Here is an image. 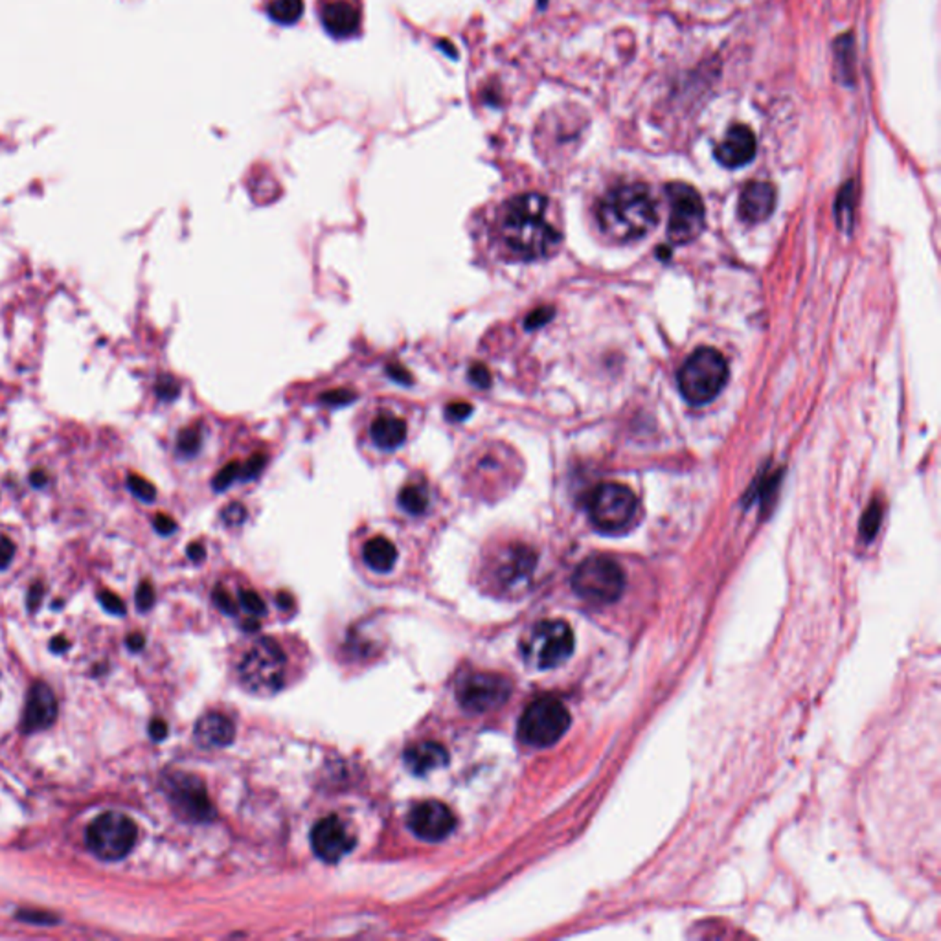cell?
Here are the masks:
<instances>
[{"mask_svg": "<svg viewBox=\"0 0 941 941\" xmlns=\"http://www.w3.org/2000/svg\"><path fill=\"white\" fill-rule=\"evenodd\" d=\"M493 243L516 262H535L552 256L561 233L550 219V203L540 194H523L508 199L495 211Z\"/></svg>", "mask_w": 941, "mask_h": 941, "instance_id": "1", "label": "cell"}, {"mask_svg": "<svg viewBox=\"0 0 941 941\" xmlns=\"http://www.w3.org/2000/svg\"><path fill=\"white\" fill-rule=\"evenodd\" d=\"M596 218L607 240L631 243L642 240L654 228L658 208L646 184H624L613 187L600 201Z\"/></svg>", "mask_w": 941, "mask_h": 941, "instance_id": "2", "label": "cell"}, {"mask_svg": "<svg viewBox=\"0 0 941 941\" xmlns=\"http://www.w3.org/2000/svg\"><path fill=\"white\" fill-rule=\"evenodd\" d=\"M728 381V364L714 348H699L678 371V390L692 405L714 402Z\"/></svg>", "mask_w": 941, "mask_h": 941, "instance_id": "3", "label": "cell"}, {"mask_svg": "<svg viewBox=\"0 0 941 941\" xmlns=\"http://www.w3.org/2000/svg\"><path fill=\"white\" fill-rule=\"evenodd\" d=\"M572 586L574 593L588 603H615L625 588V574L615 559L593 555L586 557L576 569Z\"/></svg>", "mask_w": 941, "mask_h": 941, "instance_id": "4", "label": "cell"}, {"mask_svg": "<svg viewBox=\"0 0 941 941\" xmlns=\"http://www.w3.org/2000/svg\"><path fill=\"white\" fill-rule=\"evenodd\" d=\"M286 654L272 639L257 640L243 656L240 675L247 690L257 695H272L284 688Z\"/></svg>", "mask_w": 941, "mask_h": 941, "instance_id": "5", "label": "cell"}, {"mask_svg": "<svg viewBox=\"0 0 941 941\" xmlns=\"http://www.w3.org/2000/svg\"><path fill=\"white\" fill-rule=\"evenodd\" d=\"M639 513V499L624 484L607 482L598 486L588 499V516L603 533L625 532Z\"/></svg>", "mask_w": 941, "mask_h": 941, "instance_id": "6", "label": "cell"}, {"mask_svg": "<svg viewBox=\"0 0 941 941\" xmlns=\"http://www.w3.org/2000/svg\"><path fill=\"white\" fill-rule=\"evenodd\" d=\"M570 723V712L559 699L540 697L533 700L521 715L519 738L530 746L547 748L567 734Z\"/></svg>", "mask_w": 941, "mask_h": 941, "instance_id": "7", "label": "cell"}, {"mask_svg": "<svg viewBox=\"0 0 941 941\" xmlns=\"http://www.w3.org/2000/svg\"><path fill=\"white\" fill-rule=\"evenodd\" d=\"M574 651V632L562 620H545L533 625L523 642L526 662L537 669H552L567 662Z\"/></svg>", "mask_w": 941, "mask_h": 941, "instance_id": "8", "label": "cell"}, {"mask_svg": "<svg viewBox=\"0 0 941 941\" xmlns=\"http://www.w3.org/2000/svg\"><path fill=\"white\" fill-rule=\"evenodd\" d=\"M136 833V823L129 816L109 811L87 828V848L102 861H120L131 853Z\"/></svg>", "mask_w": 941, "mask_h": 941, "instance_id": "9", "label": "cell"}, {"mask_svg": "<svg viewBox=\"0 0 941 941\" xmlns=\"http://www.w3.org/2000/svg\"><path fill=\"white\" fill-rule=\"evenodd\" d=\"M666 192L669 199V240L675 245H688L704 230V203L695 187L685 182H671Z\"/></svg>", "mask_w": 941, "mask_h": 941, "instance_id": "10", "label": "cell"}, {"mask_svg": "<svg viewBox=\"0 0 941 941\" xmlns=\"http://www.w3.org/2000/svg\"><path fill=\"white\" fill-rule=\"evenodd\" d=\"M509 697L511 682L497 673H465L456 682V699L470 714L497 710Z\"/></svg>", "mask_w": 941, "mask_h": 941, "instance_id": "11", "label": "cell"}, {"mask_svg": "<svg viewBox=\"0 0 941 941\" xmlns=\"http://www.w3.org/2000/svg\"><path fill=\"white\" fill-rule=\"evenodd\" d=\"M166 792L175 811L194 822H208L216 816L214 806L210 804L204 784L190 774H173L166 780Z\"/></svg>", "mask_w": 941, "mask_h": 941, "instance_id": "12", "label": "cell"}, {"mask_svg": "<svg viewBox=\"0 0 941 941\" xmlns=\"http://www.w3.org/2000/svg\"><path fill=\"white\" fill-rule=\"evenodd\" d=\"M364 432L375 449L394 453L409 440V419L395 407L378 405L368 414Z\"/></svg>", "mask_w": 941, "mask_h": 941, "instance_id": "13", "label": "cell"}, {"mask_svg": "<svg viewBox=\"0 0 941 941\" xmlns=\"http://www.w3.org/2000/svg\"><path fill=\"white\" fill-rule=\"evenodd\" d=\"M356 837L335 815L318 820L311 831L313 852L324 862H339L356 848Z\"/></svg>", "mask_w": 941, "mask_h": 941, "instance_id": "14", "label": "cell"}, {"mask_svg": "<svg viewBox=\"0 0 941 941\" xmlns=\"http://www.w3.org/2000/svg\"><path fill=\"white\" fill-rule=\"evenodd\" d=\"M508 451L497 443L480 445L467 458L465 478L469 486H506Z\"/></svg>", "mask_w": 941, "mask_h": 941, "instance_id": "15", "label": "cell"}, {"mask_svg": "<svg viewBox=\"0 0 941 941\" xmlns=\"http://www.w3.org/2000/svg\"><path fill=\"white\" fill-rule=\"evenodd\" d=\"M409 828L423 840L440 842L449 837L456 828V816L443 802L427 799V802L412 807L409 815Z\"/></svg>", "mask_w": 941, "mask_h": 941, "instance_id": "16", "label": "cell"}, {"mask_svg": "<svg viewBox=\"0 0 941 941\" xmlns=\"http://www.w3.org/2000/svg\"><path fill=\"white\" fill-rule=\"evenodd\" d=\"M320 20L333 37H351L361 28V10L356 0H320Z\"/></svg>", "mask_w": 941, "mask_h": 941, "instance_id": "17", "label": "cell"}, {"mask_svg": "<svg viewBox=\"0 0 941 941\" xmlns=\"http://www.w3.org/2000/svg\"><path fill=\"white\" fill-rule=\"evenodd\" d=\"M57 717V702L52 690L44 682H35L30 690L25 717H22V732L34 734L54 724Z\"/></svg>", "mask_w": 941, "mask_h": 941, "instance_id": "18", "label": "cell"}, {"mask_svg": "<svg viewBox=\"0 0 941 941\" xmlns=\"http://www.w3.org/2000/svg\"><path fill=\"white\" fill-rule=\"evenodd\" d=\"M756 136L746 126H734L715 148V158L724 168H741L756 157Z\"/></svg>", "mask_w": 941, "mask_h": 941, "instance_id": "19", "label": "cell"}, {"mask_svg": "<svg viewBox=\"0 0 941 941\" xmlns=\"http://www.w3.org/2000/svg\"><path fill=\"white\" fill-rule=\"evenodd\" d=\"M535 569V554L523 545H511L504 548L495 561V579L502 586H513L526 579Z\"/></svg>", "mask_w": 941, "mask_h": 941, "instance_id": "20", "label": "cell"}, {"mask_svg": "<svg viewBox=\"0 0 941 941\" xmlns=\"http://www.w3.org/2000/svg\"><path fill=\"white\" fill-rule=\"evenodd\" d=\"M776 208V187L770 182H750L739 197V218L746 223H761Z\"/></svg>", "mask_w": 941, "mask_h": 941, "instance_id": "21", "label": "cell"}, {"mask_svg": "<svg viewBox=\"0 0 941 941\" xmlns=\"http://www.w3.org/2000/svg\"><path fill=\"white\" fill-rule=\"evenodd\" d=\"M407 769L416 776H427L449 763V752L436 741H423L412 745L403 754Z\"/></svg>", "mask_w": 941, "mask_h": 941, "instance_id": "22", "label": "cell"}, {"mask_svg": "<svg viewBox=\"0 0 941 941\" xmlns=\"http://www.w3.org/2000/svg\"><path fill=\"white\" fill-rule=\"evenodd\" d=\"M235 726L223 714H206L195 724V739L204 748H223L233 741Z\"/></svg>", "mask_w": 941, "mask_h": 941, "instance_id": "23", "label": "cell"}, {"mask_svg": "<svg viewBox=\"0 0 941 941\" xmlns=\"http://www.w3.org/2000/svg\"><path fill=\"white\" fill-rule=\"evenodd\" d=\"M363 561L371 570L386 574L395 567L397 548L385 535H375L368 539L363 547Z\"/></svg>", "mask_w": 941, "mask_h": 941, "instance_id": "24", "label": "cell"}, {"mask_svg": "<svg viewBox=\"0 0 941 941\" xmlns=\"http://www.w3.org/2000/svg\"><path fill=\"white\" fill-rule=\"evenodd\" d=\"M399 508L407 511L409 515H423L429 509L431 495L427 484L423 480H409L397 495Z\"/></svg>", "mask_w": 941, "mask_h": 941, "instance_id": "25", "label": "cell"}, {"mask_svg": "<svg viewBox=\"0 0 941 941\" xmlns=\"http://www.w3.org/2000/svg\"><path fill=\"white\" fill-rule=\"evenodd\" d=\"M203 443H204L203 425L201 423H192V425H187L179 431L177 441H175V451L180 458H194L201 453Z\"/></svg>", "mask_w": 941, "mask_h": 941, "instance_id": "26", "label": "cell"}, {"mask_svg": "<svg viewBox=\"0 0 941 941\" xmlns=\"http://www.w3.org/2000/svg\"><path fill=\"white\" fill-rule=\"evenodd\" d=\"M303 13L302 0H271L269 15L279 25H295Z\"/></svg>", "mask_w": 941, "mask_h": 941, "instance_id": "27", "label": "cell"}, {"mask_svg": "<svg viewBox=\"0 0 941 941\" xmlns=\"http://www.w3.org/2000/svg\"><path fill=\"white\" fill-rule=\"evenodd\" d=\"M127 487L133 495L142 502H153L157 499V487L148 478L140 475H129Z\"/></svg>", "mask_w": 941, "mask_h": 941, "instance_id": "28", "label": "cell"}, {"mask_svg": "<svg viewBox=\"0 0 941 941\" xmlns=\"http://www.w3.org/2000/svg\"><path fill=\"white\" fill-rule=\"evenodd\" d=\"M879 523H881V508L879 504H872L862 516V524H861L862 537L868 540L872 539L879 530Z\"/></svg>", "mask_w": 941, "mask_h": 941, "instance_id": "29", "label": "cell"}, {"mask_svg": "<svg viewBox=\"0 0 941 941\" xmlns=\"http://www.w3.org/2000/svg\"><path fill=\"white\" fill-rule=\"evenodd\" d=\"M235 478H241V463L230 462L216 475L214 489L216 491H225Z\"/></svg>", "mask_w": 941, "mask_h": 941, "instance_id": "30", "label": "cell"}, {"mask_svg": "<svg viewBox=\"0 0 941 941\" xmlns=\"http://www.w3.org/2000/svg\"><path fill=\"white\" fill-rule=\"evenodd\" d=\"M155 392L160 399H164V402H173V399L179 395L180 392V386L179 383L172 378V375H160L157 385H155Z\"/></svg>", "mask_w": 941, "mask_h": 941, "instance_id": "31", "label": "cell"}, {"mask_svg": "<svg viewBox=\"0 0 941 941\" xmlns=\"http://www.w3.org/2000/svg\"><path fill=\"white\" fill-rule=\"evenodd\" d=\"M17 917L20 922H27V923H35V925H56L59 920L56 915H52L50 912H41V910H19Z\"/></svg>", "mask_w": 941, "mask_h": 941, "instance_id": "32", "label": "cell"}, {"mask_svg": "<svg viewBox=\"0 0 941 941\" xmlns=\"http://www.w3.org/2000/svg\"><path fill=\"white\" fill-rule=\"evenodd\" d=\"M98 600L102 603V607L107 610V613L111 615H116V616H124L126 615V603L122 598H118L114 593L111 591H103L98 594Z\"/></svg>", "mask_w": 941, "mask_h": 941, "instance_id": "33", "label": "cell"}, {"mask_svg": "<svg viewBox=\"0 0 941 941\" xmlns=\"http://www.w3.org/2000/svg\"><path fill=\"white\" fill-rule=\"evenodd\" d=\"M155 603V591H153V585L149 581H144L140 583L138 591H136V607L138 610H149Z\"/></svg>", "mask_w": 941, "mask_h": 941, "instance_id": "34", "label": "cell"}, {"mask_svg": "<svg viewBox=\"0 0 941 941\" xmlns=\"http://www.w3.org/2000/svg\"><path fill=\"white\" fill-rule=\"evenodd\" d=\"M241 605H243V608L249 610L250 615H256V616L265 615L264 600L257 596L256 593H252V591H243L241 593Z\"/></svg>", "mask_w": 941, "mask_h": 941, "instance_id": "35", "label": "cell"}, {"mask_svg": "<svg viewBox=\"0 0 941 941\" xmlns=\"http://www.w3.org/2000/svg\"><path fill=\"white\" fill-rule=\"evenodd\" d=\"M265 462H267L265 455H254V456H250V458L241 465V478H247V480L256 478L257 475H260V470L264 469Z\"/></svg>", "mask_w": 941, "mask_h": 941, "instance_id": "36", "label": "cell"}, {"mask_svg": "<svg viewBox=\"0 0 941 941\" xmlns=\"http://www.w3.org/2000/svg\"><path fill=\"white\" fill-rule=\"evenodd\" d=\"M470 414H473V407H470L469 403L465 402H455V403H449L445 409V416L449 417L451 421H463L467 419Z\"/></svg>", "mask_w": 941, "mask_h": 941, "instance_id": "37", "label": "cell"}, {"mask_svg": "<svg viewBox=\"0 0 941 941\" xmlns=\"http://www.w3.org/2000/svg\"><path fill=\"white\" fill-rule=\"evenodd\" d=\"M13 555H15V545L13 540L6 535H0V570H4L10 567V562L13 561Z\"/></svg>", "mask_w": 941, "mask_h": 941, "instance_id": "38", "label": "cell"}, {"mask_svg": "<svg viewBox=\"0 0 941 941\" xmlns=\"http://www.w3.org/2000/svg\"><path fill=\"white\" fill-rule=\"evenodd\" d=\"M469 379L473 381L478 388H489V385H491L489 370L484 364H475L473 368H470L469 370Z\"/></svg>", "mask_w": 941, "mask_h": 941, "instance_id": "39", "label": "cell"}, {"mask_svg": "<svg viewBox=\"0 0 941 941\" xmlns=\"http://www.w3.org/2000/svg\"><path fill=\"white\" fill-rule=\"evenodd\" d=\"M153 526H155V530H157L160 535H172V533L177 530L175 521L172 519L170 515H164V513H158V515L155 516Z\"/></svg>", "mask_w": 941, "mask_h": 941, "instance_id": "40", "label": "cell"}, {"mask_svg": "<svg viewBox=\"0 0 941 941\" xmlns=\"http://www.w3.org/2000/svg\"><path fill=\"white\" fill-rule=\"evenodd\" d=\"M223 519L228 524H241L245 521V508L241 504H230L223 513Z\"/></svg>", "mask_w": 941, "mask_h": 941, "instance_id": "41", "label": "cell"}, {"mask_svg": "<svg viewBox=\"0 0 941 941\" xmlns=\"http://www.w3.org/2000/svg\"><path fill=\"white\" fill-rule=\"evenodd\" d=\"M214 600H216L218 607H219L221 610H225V613L235 615V603H233L232 598L223 591V588H218V591L214 593Z\"/></svg>", "mask_w": 941, "mask_h": 941, "instance_id": "42", "label": "cell"}, {"mask_svg": "<svg viewBox=\"0 0 941 941\" xmlns=\"http://www.w3.org/2000/svg\"><path fill=\"white\" fill-rule=\"evenodd\" d=\"M353 397H356V395H353V394H348V392H344V390H333V392L325 394L322 399H324L325 403H332V405L339 403V405H340V403H348V402H351Z\"/></svg>", "mask_w": 941, "mask_h": 941, "instance_id": "43", "label": "cell"}, {"mask_svg": "<svg viewBox=\"0 0 941 941\" xmlns=\"http://www.w3.org/2000/svg\"><path fill=\"white\" fill-rule=\"evenodd\" d=\"M149 734L155 741H162L164 738L168 736V724L164 723L162 719H155L151 724H149Z\"/></svg>", "mask_w": 941, "mask_h": 941, "instance_id": "44", "label": "cell"}, {"mask_svg": "<svg viewBox=\"0 0 941 941\" xmlns=\"http://www.w3.org/2000/svg\"><path fill=\"white\" fill-rule=\"evenodd\" d=\"M42 594H44V591H42L41 583H34V586L30 588V593H28V610H35L39 607Z\"/></svg>", "mask_w": 941, "mask_h": 941, "instance_id": "45", "label": "cell"}, {"mask_svg": "<svg viewBox=\"0 0 941 941\" xmlns=\"http://www.w3.org/2000/svg\"><path fill=\"white\" fill-rule=\"evenodd\" d=\"M550 315H552V311H550V310H545V308H543V310H539V311H535V313H532L530 318L526 320V327H537V325H540V324H545V322L550 318Z\"/></svg>", "mask_w": 941, "mask_h": 941, "instance_id": "46", "label": "cell"}, {"mask_svg": "<svg viewBox=\"0 0 941 941\" xmlns=\"http://www.w3.org/2000/svg\"><path fill=\"white\" fill-rule=\"evenodd\" d=\"M46 482H49V475H46L42 469H34V470H32V473H30V484H32L35 489L44 487Z\"/></svg>", "mask_w": 941, "mask_h": 941, "instance_id": "47", "label": "cell"}, {"mask_svg": "<svg viewBox=\"0 0 941 941\" xmlns=\"http://www.w3.org/2000/svg\"><path fill=\"white\" fill-rule=\"evenodd\" d=\"M144 644H146V639L142 637V634L133 632V634H129V637H127V647H129L131 651H140V649L144 647Z\"/></svg>", "mask_w": 941, "mask_h": 941, "instance_id": "48", "label": "cell"}, {"mask_svg": "<svg viewBox=\"0 0 941 941\" xmlns=\"http://www.w3.org/2000/svg\"><path fill=\"white\" fill-rule=\"evenodd\" d=\"M204 555H206V552H204L203 545H199V543H192L190 547H187V557H190L192 561L199 562V561L204 559Z\"/></svg>", "mask_w": 941, "mask_h": 941, "instance_id": "49", "label": "cell"}, {"mask_svg": "<svg viewBox=\"0 0 941 941\" xmlns=\"http://www.w3.org/2000/svg\"><path fill=\"white\" fill-rule=\"evenodd\" d=\"M50 647H52V651H56V653H63V651H66V649L70 647V644H68V640H66L65 637H56V639L50 642Z\"/></svg>", "mask_w": 941, "mask_h": 941, "instance_id": "50", "label": "cell"}]
</instances>
